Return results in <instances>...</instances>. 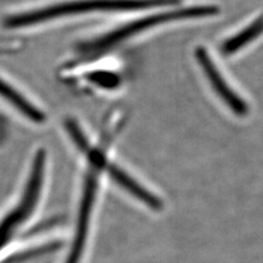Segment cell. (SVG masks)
I'll return each instance as SVG.
<instances>
[{"instance_id": "52a82bcc", "label": "cell", "mask_w": 263, "mask_h": 263, "mask_svg": "<svg viewBox=\"0 0 263 263\" xmlns=\"http://www.w3.org/2000/svg\"><path fill=\"white\" fill-rule=\"evenodd\" d=\"M0 97H3L6 101L11 103L16 110L21 112L29 120L35 123H42L45 120L44 114L36 106L33 105L20 92L16 91L12 86L8 85L2 79H0Z\"/></svg>"}, {"instance_id": "30bf717a", "label": "cell", "mask_w": 263, "mask_h": 263, "mask_svg": "<svg viewBox=\"0 0 263 263\" xmlns=\"http://www.w3.org/2000/svg\"><path fill=\"white\" fill-rule=\"evenodd\" d=\"M66 127H67L68 133L70 134L71 138L73 139V142H75L76 145L80 148V151H82V152L87 151L89 144L87 142L84 133H82V130L76 124V122L67 121V123H66Z\"/></svg>"}, {"instance_id": "6da1fadb", "label": "cell", "mask_w": 263, "mask_h": 263, "mask_svg": "<svg viewBox=\"0 0 263 263\" xmlns=\"http://www.w3.org/2000/svg\"><path fill=\"white\" fill-rule=\"evenodd\" d=\"M176 0H78L41 8L39 10L16 13L5 21L9 29H19L46 22L66 15L99 12V11H130L146 8L175 4Z\"/></svg>"}, {"instance_id": "7a4b0ae2", "label": "cell", "mask_w": 263, "mask_h": 263, "mask_svg": "<svg viewBox=\"0 0 263 263\" xmlns=\"http://www.w3.org/2000/svg\"><path fill=\"white\" fill-rule=\"evenodd\" d=\"M216 12H217V9L214 7H193V8H187V9L156 14V15L149 16V18H145L142 20L132 22L125 27L109 33V34H106L105 36L91 41V42H89L82 46V52L89 55L100 54L106 51V49L111 48L112 46L121 43L122 41H125L128 37L137 34V33L158 26V24L175 21V20L200 18V16L212 15Z\"/></svg>"}, {"instance_id": "8992f818", "label": "cell", "mask_w": 263, "mask_h": 263, "mask_svg": "<svg viewBox=\"0 0 263 263\" xmlns=\"http://www.w3.org/2000/svg\"><path fill=\"white\" fill-rule=\"evenodd\" d=\"M110 177L120 184L123 189H125L127 192H129L132 195H134L136 199L141 200L143 203H145L147 206H149L154 210H160L162 206V203L159 199H157L155 195L151 194L147 190L139 185L135 180L132 179L126 172L123 171L117 166H110L109 169Z\"/></svg>"}, {"instance_id": "ba28073f", "label": "cell", "mask_w": 263, "mask_h": 263, "mask_svg": "<svg viewBox=\"0 0 263 263\" xmlns=\"http://www.w3.org/2000/svg\"><path fill=\"white\" fill-rule=\"evenodd\" d=\"M261 32H263V16H261L257 21L252 22L248 28L242 30L239 34L227 40L223 45L224 54L230 55L235 53L238 49H240L251 42L252 40L256 39Z\"/></svg>"}, {"instance_id": "9c48e42d", "label": "cell", "mask_w": 263, "mask_h": 263, "mask_svg": "<svg viewBox=\"0 0 263 263\" xmlns=\"http://www.w3.org/2000/svg\"><path fill=\"white\" fill-rule=\"evenodd\" d=\"M88 80L93 82L95 85H98L106 89L115 88L120 82L119 76L109 71H97V72L90 73L88 76Z\"/></svg>"}, {"instance_id": "277c9868", "label": "cell", "mask_w": 263, "mask_h": 263, "mask_svg": "<svg viewBox=\"0 0 263 263\" xmlns=\"http://www.w3.org/2000/svg\"><path fill=\"white\" fill-rule=\"evenodd\" d=\"M196 60L203 68L210 84L212 85L214 91L223 100L228 108L235 112L237 115H246L248 113V106L243 102L242 99L238 96L230 87L223 75L218 71L213 60L204 48H199L196 51Z\"/></svg>"}, {"instance_id": "3957f363", "label": "cell", "mask_w": 263, "mask_h": 263, "mask_svg": "<svg viewBox=\"0 0 263 263\" xmlns=\"http://www.w3.org/2000/svg\"><path fill=\"white\" fill-rule=\"evenodd\" d=\"M44 167L45 154L43 151H41L36 154L34 162H33L28 187L21 204L18 209H15L11 214H9L0 224V248L9 239L13 233L14 227L21 224L24 218H27L34 209L40 195L41 186H42Z\"/></svg>"}, {"instance_id": "5b68a950", "label": "cell", "mask_w": 263, "mask_h": 263, "mask_svg": "<svg viewBox=\"0 0 263 263\" xmlns=\"http://www.w3.org/2000/svg\"><path fill=\"white\" fill-rule=\"evenodd\" d=\"M96 189H97V177L91 172L87 177L86 183H85V190L84 195H82L81 205H80V212H79V220H78V227L77 233L75 237V241H73V247L71 252L69 254V258L66 263H78L82 249L86 242V237L88 234V225L90 219V214H91L93 200L96 196Z\"/></svg>"}]
</instances>
